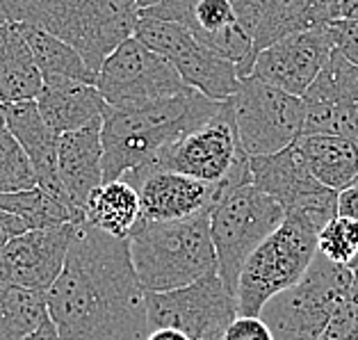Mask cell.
<instances>
[{"instance_id":"cell-1","label":"cell","mask_w":358,"mask_h":340,"mask_svg":"<svg viewBox=\"0 0 358 340\" xmlns=\"http://www.w3.org/2000/svg\"><path fill=\"white\" fill-rule=\"evenodd\" d=\"M62 340H146V290L128 240L78 222L66 263L46 292Z\"/></svg>"},{"instance_id":"cell-2","label":"cell","mask_w":358,"mask_h":340,"mask_svg":"<svg viewBox=\"0 0 358 340\" xmlns=\"http://www.w3.org/2000/svg\"><path fill=\"white\" fill-rule=\"evenodd\" d=\"M222 101L187 87L169 99L142 108H115L103 112V176L124 178L128 171L155 162L164 149L213 119Z\"/></svg>"},{"instance_id":"cell-3","label":"cell","mask_w":358,"mask_h":340,"mask_svg":"<svg viewBox=\"0 0 358 340\" xmlns=\"http://www.w3.org/2000/svg\"><path fill=\"white\" fill-rule=\"evenodd\" d=\"M137 0H0V23H28L71 43L96 76L112 50L133 37Z\"/></svg>"},{"instance_id":"cell-4","label":"cell","mask_w":358,"mask_h":340,"mask_svg":"<svg viewBox=\"0 0 358 340\" xmlns=\"http://www.w3.org/2000/svg\"><path fill=\"white\" fill-rule=\"evenodd\" d=\"M130 258L144 290L164 292L217 272L210 211L185 220H139L128 235Z\"/></svg>"},{"instance_id":"cell-5","label":"cell","mask_w":358,"mask_h":340,"mask_svg":"<svg viewBox=\"0 0 358 340\" xmlns=\"http://www.w3.org/2000/svg\"><path fill=\"white\" fill-rule=\"evenodd\" d=\"M317 235L308 222L285 215L281 226L247 258L238 278V316H260L265 304L301 281L317 256Z\"/></svg>"},{"instance_id":"cell-6","label":"cell","mask_w":358,"mask_h":340,"mask_svg":"<svg viewBox=\"0 0 358 340\" xmlns=\"http://www.w3.org/2000/svg\"><path fill=\"white\" fill-rule=\"evenodd\" d=\"M352 283V267L331 263L317 254L301 281L269 299L260 318L272 329L274 340H320Z\"/></svg>"},{"instance_id":"cell-7","label":"cell","mask_w":358,"mask_h":340,"mask_svg":"<svg viewBox=\"0 0 358 340\" xmlns=\"http://www.w3.org/2000/svg\"><path fill=\"white\" fill-rule=\"evenodd\" d=\"M283 220L285 208L253 183H242L229 190L210 208L217 274L231 292L238 290V278L247 258L281 226Z\"/></svg>"},{"instance_id":"cell-8","label":"cell","mask_w":358,"mask_h":340,"mask_svg":"<svg viewBox=\"0 0 358 340\" xmlns=\"http://www.w3.org/2000/svg\"><path fill=\"white\" fill-rule=\"evenodd\" d=\"M231 106L240 146L249 158L281 151L303 133L306 106L301 96L256 76L240 78Z\"/></svg>"},{"instance_id":"cell-9","label":"cell","mask_w":358,"mask_h":340,"mask_svg":"<svg viewBox=\"0 0 358 340\" xmlns=\"http://www.w3.org/2000/svg\"><path fill=\"white\" fill-rule=\"evenodd\" d=\"M133 37L167 57L182 83L213 101H226L238 92L240 73L231 59L203 46L182 23L139 14Z\"/></svg>"},{"instance_id":"cell-10","label":"cell","mask_w":358,"mask_h":340,"mask_svg":"<svg viewBox=\"0 0 358 340\" xmlns=\"http://www.w3.org/2000/svg\"><path fill=\"white\" fill-rule=\"evenodd\" d=\"M96 87L115 108H142L187 90L169 59L135 37L121 41L103 59Z\"/></svg>"},{"instance_id":"cell-11","label":"cell","mask_w":358,"mask_h":340,"mask_svg":"<svg viewBox=\"0 0 358 340\" xmlns=\"http://www.w3.org/2000/svg\"><path fill=\"white\" fill-rule=\"evenodd\" d=\"M251 183L267 192L285 208V215H296L313 229L322 231L338 215V192L313 176L296 142L269 155L249 158Z\"/></svg>"},{"instance_id":"cell-12","label":"cell","mask_w":358,"mask_h":340,"mask_svg":"<svg viewBox=\"0 0 358 340\" xmlns=\"http://www.w3.org/2000/svg\"><path fill=\"white\" fill-rule=\"evenodd\" d=\"M148 327H173L201 340L224 331L238 318V297L217 272L164 292L146 290Z\"/></svg>"},{"instance_id":"cell-13","label":"cell","mask_w":358,"mask_h":340,"mask_svg":"<svg viewBox=\"0 0 358 340\" xmlns=\"http://www.w3.org/2000/svg\"><path fill=\"white\" fill-rule=\"evenodd\" d=\"M139 14L182 23L203 46L231 59L240 78L251 76L258 50L253 37L238 21L233 0H160Z\"/></svg>"},{"instance_id":"cell-14","label":"cell","mask_w":358,"mask_h":340,"mask_svg":"<svg viewBox=\"0 0 358 340\" xmlns=\"http://www.w3.org/2000/svg\"><path fill=\"white\" fill-rule=\"evenodd\" d=\"M242 158H247V153L240 146L231 99H226L213 119L173 142L169 149L160 153L158 160L148 164L208 183H220Z\"/></svg>"},{"instance_id":"cell-15","label":"cell","mask_w":358,"mask_h":340,"mask_svg":"<svg viewBox=\"0 0 358 340\" xmlns=\"http://www.w3.org/2000/svg\"><path fill=\"white\" fill-rule=\"evenodd\" d=\"M306 106L301 135H347L358 128V66L334 50L301 96ZM358 139V137H356Z\"/></svg>"},{"instance_id":"cell-16","label":"cell","mask_w":358,"mask_h":340,"mask_svg":"<svg viewBox=\"0 0 358 340\" xmlns=\"http://www.w3.org/2000/svg\"><path fill=\"white\" fill-rule=\"evenodd\" d=\"M124 180L139 194V220L146 222H173L185 220L201 211H210L220 201L217 183L192 178L185 173L144 164L128 171Z\"/></svg>"},{"instance_id":"cell-17","label":"cell","mask_w":358,"mask_h":340,"mask_svg":"<svg viewBox=\"0 0 358 340\" xmlns=\"http://www.w3.org/2000/svg\"><path fill=\"white\" fill-rule=\"evenodd\" d=\"M334 50L336 43L329 23L294 32L260 50L253 62L251 76L281 87L294 96H303Z\"/></svg>"},{"instance_id":"cell-18","label":"cell","mask_w":358,"mask_h":340,"mask_svg":"<svg viewBox=\"0 0 358 340\" xmlns=\"http://www.w3.org/2000/svg\"><path fill=\"white\" fill-rule=\"evenodd\" d=\"M76 224L30 229L12 238L0 249V278L48 292L64 269Z\"/></svg>"},{"instance_id":"cell-19","label":"cell","mask_w":358,"mask_h":340,"mask_svg":"<svg viewBox=\"0 0 358 340\" xmlns=\"http://www.w3.org/2000/svg\"><path fill=\"white\" fill-rule=\"evenodd\" d=\"M0 115L5 119V126L12 130V135L19 139L25 153L30 155L34 171H37V185L41 190H46L48 194L73 204L57 171L59 133L55 128H50L46 124V119L41 117L37 101L0 103ZM78 211H80V208H78Z\"/></svg>"},{"instance_id":"cell-20","label":"cell","mask_w":358,"mask_h":340,"mask_svg":"<svg viewBox=\"0 0 358 340\" xmlns=\"http://www.w3.org/2000/svg\"><path fill=\"white\" fill-rule=\"evenodd\" d=\"M103 121L59 135L57 171L71 201L85 213L90 194L101 185L103 176Z\"/></svg>"},{"instance_id":"cell-21","label":"cell","mask_w":358,"mask_h":340,"mask_svg":"<svg viewBox=\"0 0 358 340\" xmlns=\"http://www.w3.org/2000/svg\"><path fill=\"white\" fill-rule=\"evenodd\" d=\"M34 101L46 124L59 135L103 121V112L108 108L99 87L76 80L46 83Z\"/></svg>"},{"instance_id":"cell-22","label":"cell","mask_w":358,"mask_h":340,"mask_svg":"<svg viewBox=\"0 0 358 340\" xmlns=\"http://www.w3.org/2000/svg\"><path fill=\"white\" fill-rule=\"evenodd\" d=\"M43 78L19 23H0V103L34 101Z\"/></svg>"},{"instance_id":"cell-23","label":"cell","mask_w":358,"mask_h":340,"mask_svg":"<svg viewBox=\"0 0 358 340\" xmlns=\"http://www.w3.org/2000/svg\"><path fill=\"white\" fill-rule=\"evenodd\" d=\"M296 146L322 185L345 190L358 180V139L347 135H301Z\"/></svg>"},{"instance_id":"cell-24","label":"cell","mask_w":358,"mask_h":340,"mask_svg":"<svg viewBox=\"0 0 358 340\" xmlns=\"http://www.w3.org/2000/svg\"><path fill=\"white\" fill-rule=\"evenodd\" d=\"M334 0H263L258 28L253 32V43L260 53L274 41L303 32L317 25H327L334 16Z\"/></svg>"},{"instance_id":"cell-25","label":"cell","mask_w":358,"mask_h":340,"mask_svg":"<svg viewBox=\"0 0 358 340\" xmlns=\"http://www.w3.org/2000/svg\"><path fill=\"white\" fill-rule=\"evenodd\" d=\"M139 194L128 180H103L85 204V222L121 240H128L130 231L139 222Z\"/></svg>"},{"instance_id":"cell-26","label":"cell","mask_w":358,"mask_h":340,"mask_svg":"<svg viewBox=\"0 0 358 340\" xmlns=\"http://www.w3.org/2000/svg\"><path fill=\"white\" fill-rule=\"evenodd\" d=\"M19 25L30 43L34 59H37L43 85L62 83V80L96 85V71L87 64L80 50H76L71 43L37 28V25H28V23H19Z\"/></svg>"},{"instance_id":"cell-27","label":"cell","mask_w":358,"mask_h":340,"mask_svg":"<svg viewBox=\"0 0 358 340\" xmlns=\"http://www.w3.org/2000/svg\"><path fill=\"white\" fill-rule=\"evenodd\" d=\"M0 208L19 217L28 231L85 222L83 211H78L73 204L48 194L39 185L21 192H0Z\"/></svg>"},{"instance_id":"cell-28","label":"cell","mask_w":358,"mask_h":340,"mask_svg":"<svg viewBox=\"0 0 358 340\" xmlns=\"http://www.w3.org/2000/svg\"><path fill=\"white\" fill-rule=\"evenodd\" d=\"M48 318L46 292L0 278V340H21Z\"/></svg>"},{"instance_id":"cell-29","label":"cell","mask_w":358,"mask_h":340,"mask_svg":"<svg viewBox=\"0 0 358 340\" xmlns=\"http://www.w3.org/2000/svg\"><path fill=\"white\" fill-rule=\"evenodd\" d=\"M32 187H37L34 164L0 115V192H21Z\"/></svg>"},{"instance_id":"cell-30","label":"cell","mask_w":358,"mask_h":340,"mask_svg":"<svg viewBox=\"0 0 358 340\" xmlns=\"http://www.w3.org/2000/svg\"><path fill=\"white\" fill-rule=\"evenodd\" d=\"M317 254L331 263L354 267L358 263V220L336 215L317 235Z\"/></svg>"},{"instance_id":"cell-31","label":"cell","mask_w":358,"mask_h":340,"mask_svg":"<svg viewBox=\"0 0 358 340\" xmlns=\"http://www.w3.org/2000/svg\"><path fill=\"white\" fill-rule=\"evenodd\" d=\"M222 340H274V336L260 316H238L224 329Z\"/></svg>"},{"instance_id":"cell-32","label":"cell","mask_w":358,"mask_h":340,"mask_svg":"<svg viewBox=\"0 0 358 340\" xmlns=\"http://www.w3.org/2000/svg\"><path fill=\"white\" fill-rule=\"evenodd\" d=\"M329 30L334 34L336 50H340L349 62L358 66V19L329 21Z\"/></svg>"},{"instance_id":"cell-33","label":"cell","mask_w":358,"mask_h":340,"mask_svg":"<svg viewBox=\"0 0 358 340\" xmlns=\"http://www.w3.org/2000/svg\"><path fill=\"white\" fill-rule=\"evenodd\" d=\"M23 231H28V229H25V224L19 220V217L0 208V249H3L12 238L21 235Z\"/></svg>"},{"instance_id":"cell-34","label":"cell","mask_w":358,"mask_h":340,"mask_svg":"<svg viewBox=\"0 0 358 340\" xmlns=\"http://www.w3.org/2000/svg\"><path fill=\"white\" fill-rule=\"evenodd\" d=\"M338 215L358 220V183L338 192Z\"/></svg>"},{"instance_id":"cell-35","label":"cell","mask_w":358,"mask_h":340,"mask_svg":"<svg viewBox=\"0 0 358 340\" xmlns=\"http://www.w3.org/2000/svg\"><path fill=\"white\" fill-rule=\"evenodd\" d=\"M331 16L336 19H358V0H334Z\"/></svg>"},{"instance_id":"cell-36","label":"cell","mask_w":358,"mask_h":340,"mask_svg":"<svg viewBox=\"0 0 358 340\" xmlns=\"http://www.w3.org/2000/svg\"><path fill=\"white\" fill-rule=\"evenodd\" d=\"M21 340H62V336H59V329L55 327V322L48 318V320H43L41 327H37L32 334H28Z\"/></svg>"},{"instance_id":"cell-37","label":"cell","mask_w":358,"mask_h":340,"mask_svg":"<svg viewBox=\"0 0 358 340\" xmlns=\"http://www.w3.org/2000/svg\"><path fill=\"white\" fill-rule=\"evenodd\" d=\"M146 340H192L187 334H182L180 329H173V327H158V329H151L148 331Z\"/></svg>"},{"instance_id":"cell-38","label":"cell","mask_w":358,"mask_h":340,"mask_svg":"<svg viewBox=\"0 0 358 340\" xmlns=\"http://www.w3.org/2000/svg\"><path fill=\"white\" fill-rule=\"evenodd\" d=\"M158 3L160 0H137V7H139V12H142V10H148V7H153Z\"/></svg>"},{"instance_id":"cell-39","label":"cell","mask_w":358,"mask_h":340,"mask_svg":"<svg viewBox=\"0 0 358 340\" xmlns=\"http://www.w3.org/2000/svg\"><path fill=\"white\" fill-rule=\"evenodd\" d=\"M222 336H224V331H217V334H210V336H206L201 340H222Z\"/></svg>"},{"instance_id":"cell-40","label":"cell","mask_w":358,"mask_h":340,"mask_svg":"<svg viewBox=\"0 0 358 340\" xmlns=\"http://www.w3.org/2000/svg\"><path fill=\"white\" fill-rule=\"evenodd\" d=\"M356 137H358V128H356Z\"/></svg>"},{"instance_id":"cell-41","label":"cell","mask_w":358,"mask_h":340,"mask_svg":"<svg viewBox=\"0 0 358 340\" xmlns=\"http://www.w3.org/2000/svg\"><path fill=\"white\" fill-rule=\"evenodd\" d=\"M356 183H358V180H356Z\"/></svg>"}]
</instances>
